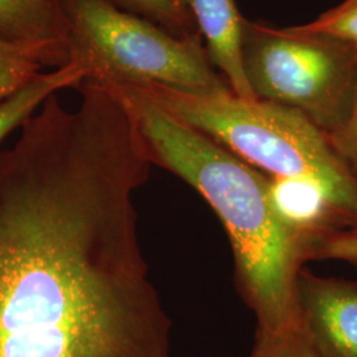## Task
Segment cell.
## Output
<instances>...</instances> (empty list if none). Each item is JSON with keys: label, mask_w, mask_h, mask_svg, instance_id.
I'll return each mask as SVG.
<instances>
[{"label": "cell", "mask_w": 357, "mask_h": 357, "mask_svg": "<svg viewBox=\"0 0 357 357\" xmlns=\"http://www.w3.org/2000/svg\"><path fill=\"white\" fill-rule=\"evenodd\" d=\"M243 69L258 100L294 109L330 134L357 86V44L245 19Z\"/></svg>", "instance_id": "5b68a950"}, {"label": "cell", "mask_w": 357, "mask_h": 357, "mask_svg": "<svg viewBox=\"0 0 357 357\" xmlns=\"http://www.w3.org/2000/svg\"><path fill=\"white\" fill-rule=\"evenodd\" d=\"M43 69L36 52L0 36V102L23 89Z\"/></svg>", "instance_id": "8fae6325"}, {"label": "cell", "mask_w": 357, "mask_h": 357, "mask_svg": "<svg viewBox=\"0 0 357 357\" xmlns=\"http://www.w3.org/2000/svg\"><path fill=\"white\" fill-rule=\"evenodd\" d=\"M302 33L324 35L357 44V0H345L312 23L295 26Z\"/></svg>", "instance_id": "4fadbf2b"}, {"label": "cell", "mask_w": 357, "mask_h": 357, "mask_svg": "<svg viewBox=\"0 0 357 357\" xmlns=\"http://www.w3.org/2000/svg\"><path fill=\"white\" fill-rule=\"evenodd\" d=\"M252 357H320L302 324L301 315L278 331H257Z\"/></svg>", "instance_id": "7c38bea8"}, {"label": "cell", "mask_w": 357, "mask_h": 357, "mask_svg": "<svg viewBox=\"0 0 357 357\" xmlns=\"http://www.w3.org/2000/svg\"><path fill=\"white\" fill-rule=\"evenodd\" d=\"M78 90L0 150V357H171L135 206L153 165L118 93Z\"/></svg>", "instance_id": "6da1fadb"}, {"label": "cell", "mask_w": 357, "mask_h": 357, "mask_svg": "<svg viewBox=\"0 0 357 357\" xmlns=\"http://www.w3.org/2000/svg\"><path fill=\"white\" fill-rule=\"evenodd\" d=\"M314 258L342 259L357 266V218L351 227L339 230L320 243Z\"/></svg>", "instance_id": "9a60e30c"}, {"label": "cell", "mask_w": 357, "mask_h": 357, "mask_svg": "<svg viewBox=\"0 0 357 357\" xmlns=\"http://www.w3.org/2000/svg\"><path fill=\"white\" fill-rule=\"evenodd\" d=\"M187 125L197 128L268 178H307L357 208V178L327 134L306 115L231 90L195 93L166 85H130Z\"/></svg>", "instance_id": "3957f363"}, {"label": "cell", "mask_w": 357, "mask_h": 357, "mask_svg": "<svg viewBox=\"0 0 357 357\" xmlns=\"http://www.w3.org/2000/svg\"><path fill=\"white\" fill-rule=\"evenodd\" d=\"M85 81V70L75 64L38 73L23 89L0 102V143L20 128L52 94L70 88L78 89Z\"/></svg>", "instance_id": "9c48e42d"}, {"label": "cell", "mask_w": 357, "mask_h": 357, "mask_svg": "<svg viewBox=\"0 0 357 357\" xmlns=\"http://www.w3.org/2000/svg\"><path fill=\"white\" fill-rule=\"evenodd\" d=\"M0 36L36 52L44 68L69 64L61 0H0Z\"/></svg>", "instance_id": "52a82bcc"}, {"label": "cell", "mask_w": 357, "mask_h": 357, "mask_svg": "<svg viewBox=\"0 0 357 357\" xmlns=\"http://www.w3.org/2000/svg\"><path fill=\"white\" fill-rule=\"evenodd\" d=\"M119 11L160 26L180 40L204 43L191 13L180 0H103Z\"/></svg>", "instance_id": "30bf717a"}, {"label": "cell", "mask_w": 357, "mask_h": 357, "mask_svg": "<svg viewBox=\"0 0 357 357\" xmlns=\"http://www.w3.org/2000/svg\"><path fill=\"white\" fill-rule=\"evenodd\" d=\"M69 64L86 81L166 85L195 93L229 91L203 43L180 40L103 0H61Z\"/></svg>", "instance_id": "277c9868"}, {"label": "cell", "mask_w": 357, "mask_h": 357, "mask_svg": "<svg viewBox=\"0 0 357 357\" xmlns=\"http://www.w3.org/2000/svg\"><path fill=\"white\" fill-rule=\"evenodd\" d=\"M191 13L206 43L205 48L217 72L230 90L243 98L258 100L246 79L243 61L245 19L236 0H180Z\"/></svg>", "instance_id": "ba28073f"}, {"label": "cell", "mask_w": 357, "mask_h": 357, "mask_svg": "<svg viewBox=\"0 0 357 357\" xmlns=\"http://www.w3.org/2000/svg\"><path fill=\"white\" fill-rule=\"evenodd\" d=\"M302 324L320 357H357V282L301 270L295 286Z\"/></svg>", "instance_id": "8992f818"}, {"label": "cell", "mask_w": 357, "mask_h": 357, "mask_svg": "<svg viewBox=\"0 0 357 357\" xmlns=\"http://www.w3.org/2000/svg\"><path fill=\"white\" fill-rule=\"evenodd\" d=\"M112 86L126 103L151 163L188 183L221 220L240 289L258 320L257 331H278L299 319L295 286L306 252L275 215L268 175L141 90Z\"/></svg>", "instance_id": "7a4b0ae2"}, {"label": "cell", "mask_w": 357, "mask_h": 357, "mask_svg": "<svg viewBox=\"0 0 357 357\" xmlns=\"http://www.w3.org/2000/svg\"><path fill=\"white\" fill-rule=\"evenodd\" d=\"M333 150L357 178V86L351 109L344 121L327 134Z\"/></svg>", "instance_id": "5bb4252c"}]
</instances>
